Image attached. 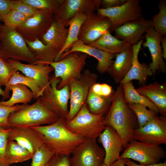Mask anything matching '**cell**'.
I'll list each match as a JSON object with an SVG mask.
<instances>
[{"mask_svg":"<svg viewBox=\"0 0 166 166\" xmlns=\"http://www.w3.org/2000/svg\"><path fill=\"white\" fill-rule=\"evenodd\" d=\"M132 47L116 54L115 60L107 71L115 83H119L129 71L132 65Z\"/></svg>","mask_w":166,"mask_h":166,"instance_id":"obj_25","label":"cell"},{"mask_svg":"<svg viewBox=\"0 0 166 166\" xmlns=\"http://www.w3.org/2000/svg\"><path fill=\"white\" fill-rule=\"evenodd\" d=\"M74 52L85 53L96 58L98 61L96 69L101 74L107 72L114 61L113 59L116 57L115 54L106 52L78 40L73 44L69 52L62 55L60 60L68 54Z\"/></svg>","mask_w":166,"mask_h":166,"instance_id":"obj_21","label":"cell"},{"mask_svg":"<svg viewBox=\"0 0 166 166\" xmlns=\"http://www.w3.org/2000/svg\"><path fill=\"white\" fill-rule=\"evenodd\" d=\"M14 1L0 0V22H3L6 15L11 9Z\"/></svg>","mask_w":166,"mask_h":166,"instance_id":"obj_45","label":"cell"},{"mask_svg":"<svg viewBox=\"0 0 166 166\" xmlns=\"http://www.w3.org/2000/svg\"><path fill=\"white\" fill-rule=\"evenodd\" d=\"M98 138L105 152L103 163L109 166L120 158V153L124 148L122 140L117 131L109 125H106Z\"/></svg>","mask_w":166,"mask_h":166,"instance_id":"obj_19","label":"cell"},{"mask_svg":"<svg viewBox=\"0 0 166 166\" xmlns=\"http://www.w3.org/2000/svg\"><path fill=\"white\" fill-rule=\"evenodd\" d=\"M152 26V20L147 19L142 17L115 28L113 31L114 36L132 46L143 39V34Z\"/></svg>","mask_w":166,"mask_h":166,"instance_id":"obj_16","label":"cell"},{"mask_svg":"<svg viewBox=\"0 0 166 166\" xmlns=\"http://www.w3.org/2000/svg\"><path fill=\"white\" fill-rule=\"evenodd\" d=\"M162 34L156 32L152 26L145 33V41L142 43L144 48L148 47L150 53L152 61L148 66L155 76L157 71L162 73L166 72V65L162 56L160 43Z\"/></svg>","mask_w":166,"mask_h":166,"instance_id":"obj_17","label":"cell"},{"mask_svg":"<svg viewBox=\"0 0 166 166\" xmlns=\"http://www.w3.org/2000/svg\"><path fill=\"white\" fill-rule=\"evenodd\" d=\"M105 115L91 113L85 103L71 120H66L65 126L69 130L85 139H97L106 126Z\"/></svg>","mask_w":166,"mask_h":166,"instance_id":"obj_5","label":"cell"},{"mask_svg":"<svg viewBox=\"0 0 166 166\" xmlns=\"http://www.w3.org/2000/svg\"><path fill=\"white\" fill-rule=\"evenodd\" d=\"M54 154L47 146L43 144L34 154L31 166H45Z\"/></svg>","mask_w":166,"mask_h":166,"instance_id":"obj_36","label":"cell"},{"mask_svg":"<svg viewBox=\"0 0 166 166\" xmlns=\"http://www.w3.org/2000/svg\"><path fill=\"white\" fill-rule=\"evenodd\" d=\"M160 43L162 51V56L163 58L166 59V37L163 36L160 40Z\"/></svg>","mask_w":166,"mask_h":166,"instance_id":"obj_48","label":"cell"},{"mask_svg":"<svg viewBox=\"0 0 166 166\" xmlns=\"http://www.w3.org/2000/svg\"></svg>","mask_w":166,"mask_h":166,"instance_id":"obj_53","label":"cell"},{"mask_svg":"<svg viewBox=\"0 0 166 166\" xmlns=\"http://www.w3.org/2000/svg\"><path fill=\"white\" fill-rule=\"evenodd\" d=\"M97 13L109 20L110 32L125 23L142 17L139 0H127L124 4L113 8H100L97 10Z\"/></svg>","mask_w":166,"mask_h":166,"instance_id":"obj_11","label":"cell"},{"mask_svg":"<svg viewBox=\"0 0 166 166\" xmlns=\"http://www.w3.org/2000/svg\"><path fill=\"white\" fill-rule=\"evenodd\" d=\"M0 57L31 64L38 61L22 36L15 29L4 24L0 29Z\"/></svg>","mask_w":166,"mask_h":166,"instance_id":"obj_4","label":"cell"},{"mask_svg":"<svg viewBox=\"0 0 166 166\" xmlns=\"http://www.w3.org/2000/svg\"><path fill=\"white\" fill-rule=\"evenodd\" d=\"M25 41L29 49L38 61L35 64L45 63L54 61L58 55V52L45 45L39 40L36 39L33 41Z\"/></svg>","mask_w":166,"mask_h":166,"instance_id":"obj_30","label":"cell"},{"mask_svg":"<svg viewBox=\"0 0 166 166\" xmlns=\"http://www.w3.org/2000/svg\"><path fill=\"white\" fill-rule=\"evenodd\" d=\"M59 118L38 97L33 104H23L19 110L10 114L8 122L11 128L31 127L51 124Z\"/></svg>","mask_w":166,"mask_h":166,"instance_id":"obj_3","label":"cell"},{"mask_svg":"<svg viewBox=\"0 0 166 166\" xmlns=\"http://www.w3.org/2000/svg\"><path fill=\"white\" fill-rule=\"evenodd\" d=\"M106 125L113 128L121 137L125 148L133 139L134 130L138 128L136 116L125 101L122 86L119 85L113 97L110 108L105 115Z\"/></svg>","mask_w":166,"mask_h":166,"instance_id":"obj_1","label":"cell"},{"mask_svg":"<svg viewBox=\"0 0 166 166\" xmlns=\"http://www.w3.org/2000/svg\"><path fill=\"white\" fill-rule=\"evenodd\" d=\"M68 32L69 29L64 23L61 20L54 18L41 41L58 53L65 44Z\"/></svg>","mask_w":166,"mask_h":166,"instance_id":"obj_23","label":"cell"},{"mask_svg":"<svg viewBox=\"0 0 166 166\" xmlns=\"http://www.w3.org/2000/svg\"><path fill=\"white\" fill-rule=\"evenodd\" d=\"M97 10L95 0H63L54 14V18L61 20L67 27L69 21L77 14L88 16Z\"/></svg>","mask_w":166,"mask_h":166,"instance_id":"obj_18","label":"cell"},{"mask_svg":"<svg viewBox=\"0 0 166 166\" xmlns=\"http://www.w3.org/2000/svg\"><path fill=\"white\" fill-rule=\"evenodd\" d=\"M87 16L85 14L80 13L76 14L69 21L67 24V27L69 26V32L66 42L54 61H59L62 55L69 52L73 44L78 40L81 27Z\"/></svg>","mask_w":166,"mask_h":166,"instance_id":"obj_27","label":"cell"},{"mask_svg":"<svg viewBox=\"0 0 166 166\" xmlns=\"http://www.w3.org/2000/svg\"><path fill=\"white\" fill-rule=\"evenodd\" d=\"M10 128L6 129L0 127V165L2 166H10L6 160L5 152Z\"/></svg>","mask_w":166,"mask_h":166,"instance_id":"obj_41","label":"cell"},{"mask_svg":"<svg viewBox=\"0 0 166 166\" xmlns=\"http://www.w3.org/2000/svg\"><path fill=\"white\" fill-rule=\"evenodd\" d=\"M88 45L106 52L115 54L132 47L127 42L112 35L109 31Z\"/></svg>","mask_w":166,"mask_h":166,"instance_id":"obj_26","label":"cell"},{"mask_svg":"<svg viewBox=\"0 0 166 166\" xmlns=\"http://www.w3.org/2000/svg\"><path fill=\"white\" fill-rule=\"evenodd\" d=\"M100 166H109V165H107L103 163H102Z\"/></svg>","mask_w":166,"mask_h":166,"instance_id":"obj_51","label":"cell"},{"mask_svg":"<svg viewBox=\"0 0 166 166\" xmlns=\"http://www.w3.org/2000/svg\"><path fill=\"white\" fill-rule=\"evenodd\" d=\"M133 139L141 142L159 145L166 144V116L157 115L144 126L135 129Z\"/></svg>","mask_w":166,"mask_h":166,"instance_id":"obj_13","label":"cell"},{"mask_svg":"<svg viewBox=\"0 0 166 166\" xmlns=\"http://www.w3.org/2000/svg\"><path fill=\"white\" fill-rule=\"evenodd\" d=\"M113 97H102L96 94L90 89L85 103L92 113L105 115L110 108Z\"/></svg>","mask_w":166,"mask_h":166,"instance_id":"obj_32","label":"cell"},{"mask_svg":"<svg viewBox=\"0 0 166 166\" xmlns=\"http://www.w3.org/2000/svg\"><path fill=\"white\" fill-rule=\"evenodd\" d=\"M143 42L142 39L132 45L133 57L132 66L125 77L120 82V85L136 80L138 81L141 85H143L145 84L148 77L153 76L148 65L146 63H140L138 60V54Z\"/></svg>","mask_w":166,"mask_h":166,"instance_id":"obj_22","label":"cell"},{"mask_svg":"<svg viewBox=\"0 0 166 166\" xmlns=\"http://www.w3.org/2000/svg\"><path fill=\"white\" fill-rule=\"evenodd\" d=\"M124 159L125 164L128 166H166V161L164 163H159L152 165H145L138 164L135 162L132 161L128 158H125Z\"/></svg>","mask_w":166,"mask_h":166,"instance_id":"obj_47","label":"cell"},{"mask_svg":"<svg viewBox=\"0 0 166 166\" xmlns=\"http://www.w3.org/2000/svg\"><path fill=\"white\" fill-rule=\"evenodd\" d=\"M33 155L27 149L17 142L8 140L5 152L7 164L22 163L32 159Z\"/></svg>","mask_w":166,"mask_h":166,"instance_id":"obj_28","label":"cell"},{"mask_svg":"<svg viewBox=\"0 0 166 166\" xmlns=\"http://www.w3.org/2000/svg\"><path fill=\"white\" fill-rule=\"evenodd\" d=\"M127 0H102L101 8L108 9L120 6L124 4Z\"/></svg>","mask_w":166,"mask_h":166,"instance_id":"obj_46","label":"cell"},{"mask_svg":"<svg viewBox=\"0 0 166 166\" xmlns=\"http://www.w3.org/2000/svg\"><path fill=\"white\" fill-rule=\"evenodd\" d=\"M111 22L106 17L95 12L89 15L81 27L78 40L88 45L110 31Z\"/></svg>","mask_w":166,"mask_h":166,"instance_id":"obj_14","label":"cell"},{"mask_svg":"<svg viewBox=\"0 0 166 166\" xmlns=\"http://www.w3.org/2000/svg\"><path fill=\"white\" fill-rule=\"evenodd\" d=\"M54 19V13L50 10H39L28 18L15 29L26 41L41 40Z\"/></svg>","mask_w":166,"mask_h":166,"instance_id":"obj_10","label":"cell"},{"mask_svg":"<svg viewBox=\"0 0 166 166\" xmlns=\"http://www.w3.org/2000/svg\"><path fill=\"white\" fill-rule=\"evenodd\" d=\"M2 24H0V29L1 28V27H2Z\"/></svg>","mask_w":166,"mask_h":166,"instance_id":"obj_52","label":"cell"},{"mask_svg":"<svg viewBox=\"0 0 166 166\" xmlns=\"http://www.w3.org/2000/svg\"><path fill=\"white\" fill-rule=\"evenodd\" d=\"M122 86L124 98L128 104H140L146 106L149 110L159 113L156 106L148 98L140 94L136 90L131 81L121 85Z\"/></svg>","mask_w":166,"mask_h":166,"instance_id":"obj_31","label":"cell"},{"mask_svg":"<svg viewBox=\"0 0 166 166\" xmlns=\"http://www.w3.org/2000/svg\"><path fill=\"white\" fill-rule=\"evenodd\" d=\"M165 157V152L160 145L133 139L127 144L120 158L131 159L138 161L140 164L148 165L159 163Z\"/></svg>","mask_w":166,"mask_h":166,"instance_id":"obj_8","label":"cell"},{"mask_svg":"<svg viewBox=\"0 0 166 166\" xmlns=\"http://www.w3.org/2000/svg\"><path fill=\"white\" fill-rule=\"evenodd\" d=\"M0 95L2 96V99L3 100L8 99L10 97V94L6 93L5 91L2 90L0 86Z\"/></svg>","mask_w":166,"mask_h":166,"instance_id":"obj_50","label":"cell"},{"mask_svg":"<svg viewBox=\"0 0 166 166\" xmlns=\"http://www.w3.org/2000/svg\"><path fill=\"white\" fill-rule=\"evenodd\" d=\"M90 90L97 95L106 97H113L115 92L111 86L105 83H96L92 86Z\"/></svg>","mask_w":166,"mask_h":166,"instance_id":"obj_42","label":"cell"},{"mask_svg":"<svg viewBox=\"0 0 166 166\" xmlns=\"http://www.w3.org/2000/svg\"><path fill=\"white\" fill-rule=\"evenodd\" d=\"M60 79L53 77L49 80L50 85L46 88L39 97L44 104L60 118L66 119L69 109L68 103L70 97L69 85L58 89Z\"/></svg>","mask_w":166,"mask_h":166,"instance_id":"obj_9","label":"cell"},{"mask_svg":"<svg viewBox=\"0 0 166 166\" xmlns=\"http://www.w3.org/2000/svg\"><path fill=\"white\" fill-rule=\"evenodd\" d=\"M125 162L124 159L120 158L109 166H128L125 164Z\"/></svg>","mask_w":166,"mask_h":166,"instance_id":"obj_49","label":"cell"},{"mask_svg":"<svg viewBox=\"0 0 166 166\" xmlns=\"http://www.w3.org/2000/svg\"><path fill=\"white\" fill-rule=\"evenodd\" d=\"M69 156L55 154L45 166H71Z\"/></svg>","mask_w":166,"mask_h":166,"instance_id":"obj_44","label":"cell"},{"mask_svg":"<svg viewBox=\"0 0 166 166\" xmlns=\"http://www.w3.org/2000/svg\"><path fill=\"white\" fill-rule=\"evenodd\" d=\"M8 140L17 142L33 155L37 149L44 144L43 136L30 127L10 128Z\"/></svg>","mask_w":166,"mask_h":166,"instance_id":"obj_20","label":"cell"},{"mask_svg":"<svg viewBox=\"0 0 166 166\" xmlns=\"http://www.w3.org/2000/svg\"><path fill=\"white\" fill-rule=\"evenodd\" d=\"M97 78V74L85 69L79 78L69 82L70 107L67 121L72 119L85 103L90 88L96 83Z\"/></svg>","mask_w":166,"mask_h":166,"instance_id":"obj_7","label":"cell"},{"mask_svg":"<svg viewBox=\"0 0 166 166\" xmlns=\"http://www.w3.org/2000/svg\"><path fill=\"white\" fill-rule=\"evenodd\" d=\"M11 9L20 12L28 18L34 15L38 11L21 0H14Z\"/></svg>","mask_w":166,"mask_h":166,"instance_id":"obj_43","label":"cell"},{"mask_svg":"<svg viewBox=\"0 0 166 166\" xmlns=\"http://www.w3.org/2000/svg\"><path fill=\"white\" fill-rule=\"evenodd\" d=\"M88 55L78 52L68 54L58 61L45 63L52 66L54 71L55 78L60 79L57 88L60 89L73 80L79 78L86 64Z\"/></svg>","mask_w":166,"mask_h":166,"instance_id":"obj_6","label":"cell"},{"mask_svg":"<svg viewBox=\"0 0 166 166\" xmlns=\"http://www.w3.org/2000/svg\"><path fill=\"white\" fill-rule=\"evenodd\" d=\"M128 104L136 116L138 128L143 127L148 121L158 115L156 112L148 109L147 107L145 105L138 104Z\"/></svg>","mask_w":166,"mask_h":166,"instance_id":"obj_35","label":"cell"},{"mask_svg":"<svg viewBox=\"0 0 166 166\" xmlns=\"http://www.w3.org/2000/svg\"><path fill=\"white\" fill-rule=\"evenodd\" d=\"M17 84H21L27 86L33 92L34 99H36L40 96V90L37 83L33 79L20 73L18 71L15 72L10 78L5 86L4 91L10 94V86Z\"/></svg>","mask_w":166,"mask_h":166,"instance_id":"obj_33","label":"cell"},{"mask_svg":"<svg viewBox=\"0 0 166 166\" xmlns=\"http://www.w3.org/2000/svg\"><path fill=\"white\" fill-rule=\"evenodd\" d=\"M38 10H48L54 14L58 9L63 0H21Z\"/></svg>","mask_w":166,"mask_h":166,"instance_id":"obj_37","label":"cell"},{"mask_svg":"<svg viewBox=\"0 0 166 166\" xmlns=\"http://www.w3.org/2000/svg\"><path fill=\"white\" fill-rule=\"evenodd\" d=\"M65 119L60 118L52 124L30 128L43 136L44 144L55 154L70 156L85 139L69 130L65 126Z\"/></svg>","mask_w":166,"mask_h":166,"instance_id":"obj_2","label":"cell"},{"mask_svg":"<svg viewBox=\"0 0 166 166\" xmlns=\"http://www.w3.org/2000/svg\"><path fill=\"white\" fill-rule=\"evenodd\" d=\"M140 94L146 97L157 107L161 116H166V83L155 81L140 85L136 89Z\"/></svg>","mask_w":166,"mask_h":166,"instance_id":"obj_24","label":"cell"},{"mask_svg":"<svg viewBox=\"0 0 166 166\" xmlns=\"http://www.w3.org/2000/svg\"><path fill=\"white\" fill-rule=\"evenodd\" d=\"M105 155L97 139H85L75 150L70 157L71 166H100Z\"/></svg>","mask_w":166,"mask_h":166,"instance_id":"obj_12","label":"cell"},{"mask_svg":"<svg viewBox=\"0 0 166 166\" xmlns=\"http://www.w3.org/2000/svg\"><path fill=\"white\" fill-rule=\"evenodd\" d=\"M17 71L7 61L0 57V86H5Z\"/></svg>","mask_w":166,"mask_h":166,"instance_id":"obj_40","label":"cell"},{"mask_svg":"<svg viewBox=\"0 0 166 166\" xmlns=\"http://www.w3.org/2000/svg\"><path fill=\"white\" fill-rule=\"evenodd\" d=\"M9 90L12 91L11 97L7 101H0V103L8 106H12L18 103L26 105L34 98L31 90L26 85L17 84L10 86Z\"/></svg>","mask_w":166,"mask_h":166,"instance_id":"obj_29","label":"cell"},{"mask_svg":"<svg viewBox=\"0 0 166 166\" xmlns=\"http://www.w3.org/2000/svg\"><path fill=\"white\" fill-rule=\"evenodd\" d=\"M159 11L154 15L152 20V26L157 32L166 35V1H160L158 4Z\"/></svg>","mask_w":166,"mask_h":166,"instance_id":"obj_34","label":"cell"},{"mask_svg":"<svg viewBox=\"0 0 166 166\" xmlns=\"http://www.w3.org/2000/svg\"><path fill=\"white\" fill-rule=\"evenodd\" d=\"M6 61L17 71L22 72L24 75L33 79L37 83L40 90V96L45 90L50 85L49 74L54 71L50 65L42 63L25 64L11 59Z\"/></svg>","mask_w":166,"mask_h":166,"instance_id":"obj_15","label":"cell"},{"mask_svg":"<svg viewBox=\"0 0 166 166\" xmlns=\"http://www.w3.org/2000/svg\"><path fill=\"white\" fill-rule=\"evenodd\" d=\"M23 105L16 104L12 106H8L0 103V127L6 129L11 128L8 122L9 116L20 109Z\"/></svg>","mask_w":166,"mask_h":166,"instance_id":"obj_39","label":"cell"},{"mask_svg":"<svg viewBox=\"0 0 166 166\" xmlns=\"http://www.w3.org/2000/svg\"><path fill=\"white\" fill-rule=\"evenodd\" d=\"M28 18L20 12L11 9L4 18L3 22L6 26L16 29L23 24Z\"/></svg>","mask_w":166,"mask_h":166,"instance_id":"obj_38","label":"cell"}]
</instances>
